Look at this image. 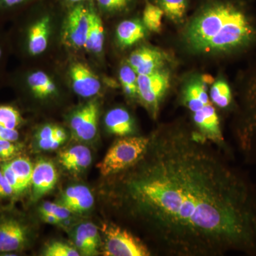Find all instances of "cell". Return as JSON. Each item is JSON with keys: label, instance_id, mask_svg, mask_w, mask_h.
<instances>
[{"label": "cell", "instance_id": "6da1fadb", "mask_svg": "<svg viewBox=\"0 0 256 256\" xmlns=\"http://www.w3.org/2000/svg\"><path fill=\"white\" fill-rule=\"evenodd\" d=\"M150 137L132 172L124 170L122 196L146 226L152 254L256 256V186L229 154L180 126Z\"/></svg>", "mask_w": 256, "mask_h": 256}, {"label": "cell", "instance_id": "7a4b0ae2", "mask_svg": "<svg viewBox=\"0 0 256 256\" xmlns=\"http://www.w3.org/2000/svg\"><path fill=\"white\" fill-rule=\"evenodd\" d=\"M188 50L200 54H242L256 47V16L246 0H210L184 32Z\"/></svg>", "mask_w": 256, "mask_h": 256}, {"label": "cell", "instance_id": "3957f363", "mask_svg": "<svg viewBox=\"0 0 256 256\" xmlns=\"http://www.w3.org/2000/svg\"><path fill=\"white\" fill-rule=\"evenodd\" d=\"M181 100L191 114L197 136L230 154L220 117L208 94L206 78L197 76L188 79L182 90Z\"/></svg>", "mask_w": 256, "mask_h": 256}, {"label": "cell", "instance_id": "277c9868", "mask_svg": "<svg viewBox=\"0 0 256 256\" xmlns=\"http://www.w3.org/2000/svg\"><path fill=\"white\" fill-rule=\"evenodd\" d=\"M235 137L245 160L256 164V70L242 86Z\"/></svg>", "mask_w": 256, "mask_h": 256}, {"label": "cell", "instance_id": "5b68a950", "mask_svg": "<svg viewBox=\"0 0 256 256\" xmlns=\"http://www.w3.org/2000/svg\"><path fill=\"white\" fill-rule=\"evenodd\" d=\"M150 140V136H128L116 141L98 164L100 174L112 176L132 166L146 150Z\"/></svg>", "mask_w": 256, "mask_h": 256}, {"label": "cell", "instance_id": "8992f818", "mask_svg": "<svg viewBox=\"0 0 256 256\" xmlns=\"http://www.w3.org/2000/svg\"><path fill=\"white\" fill-rule=\"evenodd\" d=\"M104 234L102 254L106 256H150L148 245L130 230L114 223H106L101 228Z\"/></svg>", "mask_w": 256, "mask_h": 256}, {"label": "cell", "instance_id": "52a82bcc", "mask_svg": "<svg viewBox=\"0 0 256 256\" xmlns=\"http://www.w3.org/2000/svg\"><path fill=\"white\" fill-rule=\"evenodd\" d=\"M170 87V74L166 69L138 75V97L153 119L158 118Z\"/></svg>", "mask_w": 256, "mask_h": 256}, {"label": "cell", "instance_id": "ba28073f", "mask_svg": "<svg viewBox=\"0 0 256 256\" xmlns=\"http://www.w3.org/2000/svg\"><path fill=\"white\" fill-rule=\"evenodd\" d=\"M28 228L12 212H0V255L22 252L28 242Z\"/></svg>", "mask_w": 256, "mask_h": 256}, {"label": "cell", "instance_id": "9c48e42d", "mask_svg": "<svg viewBox=\"0 0 256 256\" xmlns=\"http://www.w3.org/2000/svg\"><path fill=\"white\" fill-rule=\"evenodd\" d=\"M90 8L79 4L68 13L65 22L63 41L72 48H84L89 28Z\"/></svg>", "mask_w": 256, "mask_h": 256}, {"label": "cell", "instance_id": "30bf717a", "mask_svg": "<svg viewBox=\"0 0 256 256\" xmlns=\"http://www.w3.org/2000/svg\"><path fill=\"white\" fill-rule=\"evenodd\" d=\"M169 60V56L162 50L142 46L132 52L128 62L138 75H146L164 68Z\"/></svg>", "mask_w": 256, "mask_h": 256}, {"label": "cell", "instance_id": "8fae6325", "mask_svg": "<svg viewBox=\"0 0 256 256\" xmlns=\"http://www.w3.org/2000/svg\"><path fill=\"white\" fill-rule=\"evenodd\" d=\"M98 112L97 102L90 101L74 114L70 126L74 137L82 141L92 140L95 138L98 130Z\"/></svg>", "mask_w": 256, "mask_h": 256}, {"label": "cell", "instance_id": "7c38bea8", "mask_svg": "<svg viewBox=\"0 0 256 256\" xmlns=\"http://www.w3.org/2000/svg\"><path fill=\"white\" fill-rule=\"evenodd\" d=\"M69 74L74 90L78 96L90 98L100 92L101 84L98 77L86 64L80 62L73 64Z\"/></svg>", "mask_w": 256, "mask_h": 256}, {"label": "cell", "instance_id": "4fadbf2b", "mask_svg": "<svg viewBox=\"0 0 256 256\" xmlns=\"http://www.w3.org/2000/svg\"><path fill=\"white\" fill-rule=\"evenodd\" d=\"M57 181L58 172L54 164L48 160H38L34 165L32 173V200H38L53 190Z\"/></svg>", "mask_w": 256, "mask_h": 256}, {"label": "cell", "instance_id": "5bb4252c", "mask_svg": "<svg viewBox=\"0 0 256 256\" xmlns=\"http://www.w3.org/2000/svg\"><path fill=\"white\" fill-rule=\"evenodd\" d=\"M50 32V18L44 16L35 22L26 32V50L28 54L36 56L41 54L48 46Z\"/></svg>", "mask_w": 256, "mask_h": 256}, {"label": "cell", "instance_id": "9a60e30c", "mask_svg": "<svg viewBox=\"0 0 256 256\" xmlns=\"http://www.w3.org/2000/svg\"><path fill=\"white\" fill-rule=\"evenodd\" d=\"M60 204L72 213H82L92 208L94 204V197L86 186L76 185L65 190Z\"/></svg>", "mask_w": 256, "mask_h": 256}, {"label": "cell", "instance_id": "2e32d148", "mask_svg": "<svg viewBox=\"0 0 256 256\" xmlns=\"http://www.w3.org/2000/svg\"><path fill=\"white\" fill-rule=\"evenodd\" d=\"M105 124L109 132L120 138L131 136L136 130L134 120L122 108H116L109 111L105 117Z\"/></svg>", "mask_w": 256, "mask_h": 256}, {"label": "cell", "instance_id": "e0dca14e", "mask_svg": "<svg viewBox=\"0 0 256 256\" xmlns=\"http://www.w3.org/2000/svg\"><path fill=\"white\" fill-rule=\"evenodd\" d=\"M92 152L84 146H72L60 154V164L68 171L80 172L90 164Z\"/></svg>", "mask_w": 256, "mask_h": 256}, {"label": "cell", "instance_id": "ac0fdd59", "mask_svg": "<svg viewBox=\"0 0 256 256\" xmlns=\"http://www.w3.org/2000/svg\"><path fill=\"white\" fill-rule=\"evenodd\" d=\"M146 30L142 22L140 20H124L118 26L116 38L120 46L128 48L144 40L146 36Z\"/></svg>", "mask_w": 256, "mask_h": 256}, {"label": "cell", "instance_id": "d6986e66", "mask_svg": "<svg viewBox=\"0 0 256 256\" xmlns=\"http://www.w3.org/2000/svg\"><path fill=\"white\" fill-rule=\"evenodd\" d=\"M105 40V30L100 16L90 8L89 15V28L87 40L84 48L88 52L92 53H100L104 48Z\"/></svg>", "mask_w": 256, "mask_h": 256}, {"label": "cell", "instance_id": "ffe728a7", "mask_svg": "<svg viewBox=\"0 0 256 256\" xmlns=\"http://www.w3.org/2000/svg\"><path fill=\"white\" fill-rule=\"evenodd\" d=\"M24 80L28 90L35 97L45 98L56 92L54 82L44 72H32L26 75Z\"/></svg>", "mask_w": 256, "mask_h": 256}, {"label": "cell", "instance_id": "44dd1931", "mask_svg": "<svg viewBox=\"0 0 256 256\" xmlns=\"http://www.w3.org/2000/svg\"><path fill=\"white\" fill-rule=\"evenodd\" d=\"M16 176L18 185V195H21L31 186L34 165L28 158L21 154L8 162Z\"/></svg>", "mask_w": 256, "mask_h": 256}, {"label": "cell", "instance_id": "7402d4cb", "mask_svg": "<svg viewBox=\"0 0 256 256\" xmlns=\"http://www.w3.org/2000/svg\"><path fill=\"white\" fill-rule=\"evenodd\" d=\"M210 98L214 105L220 109L228 108L233 104L232 89L223 78L218 79L212 84Z\"/></svg>", "mask_w": 256, "mask_h": 256}, {"label": "cell", "instance_id": "603a6c76", "mask_svg": "<svg viewBox=\"0 0 256 256\" xmlns=\"http://www.w3.org/2000/svg\"><path fill=\"white\" fill-rule=\"evenodd\" d=\"M156 3L172 22L180 24L184 21L188 0H156Z\"/></svg>", "mask_w": 256, "mask_h": 256}, {"label": "cell", "instance_id": "cb8c5ba5", "mask_svg": "<svg viewBox=\"0 0 256 256\" xmlns=\"http://www.w3.org/2000/svg\"><path fill=\"white\" fill-rule=\"evenodd\" d=\"M164 12L159 6L152 3H146L142 15V23L146 30L153 32H160L162 25Z\"/></svg>", "mask_w": 256, "mask_h": 256}, {"label": "cell", "instance_id": "d4e9b609", "mask_svg": "<svg viewBox=\"0 0 256 256\" xmlns=\"http://www.w3.org/2000/svg\"><path fill=\"white\" fill-rule=\"evenodd\" d=\"M24 122L22 116L18 108L10 104L0 105V126L18 130Z\"/></svg>", "mask_w": 256, "mask_h": 256}, {"label": "cell", "instance_id": "484cf974", "mask_svg": "<svg viewBox=\"0 0 256 256\" xmlns=\"http://www.w3.org/2000/svg\"><path fill=\"white\" fill-rule=\"evenodd\" d=\"M121 86L126 96L130 98L138 97V74L129 65L121 67L119 73Z\"/></svg>", "mask_w": 256, "mask_h": 256}, {"label": "cell", "instance_id": "4316f807", "mask_svg": "<svg viewBox=\"0 0 256 256\" xmlns=\"http://www.w3.org/2000/svg\"><path fill=\"white\" fill-rule=\"evenodd\" d=\"M74 242H75L76 248L82 255L87 256L96 255L90 245L86 223L80 224L76 228L75 234H74Z\"/></svg>", "mask_w": 256, "mask_h": 256}, {"label": "cell", "instance_id": "83f0119b", "mask_svg": "<svg viewBox=\"0 0 256 256\" xmlns=\"http://www.w3.org/2000/svg\"><path fill=\"white\" fill-rule=\"evenodd\" d=\"M44 255L46 256H78L80 255L76 248L64 244L56 242H52L45 249Z\"/></svg>", "mask_w": 256, "mask_h": 256}, {"label": "cell", "instance_id": "f1b7e54d", "mask_svg": "<svg viewBox=\"0 0 256 256\" xmlns=\"http://www.w3.org/2000/svg\"><path fill=\"white\" fill-rule=\"evenodd\" d=\"M22 146L18 142L0 140V164L20 156Z\"/></svg>", "mask_w": 256, "mask_h": 256}, {"label": "cell", "instance_id": "f546056e", "mask_svg": "<svg viewBox=\"0 0 256 256\" xmlns=\"http://www.w3.org/2000/svg\"><path fill=\"white\" fill-rule=\"evenodd\" d=\"M40 213L46 214L50 213L58 217L60 220H67L72 215V212L60 204L52 203V202H46L44 203L40 207Z\"/></svg>", "mask_w": 256, "mask_h": 256}, {"label": "cell", "instance_id": "4dcf8cb0", "mask_svg": "<svg viewBox=\"0 0 256 256\" xmlns=\"http://www.w3.org/2000/svg\"><path fill=\"white\" fill-rule=\"evenodd\" d=\"M99 6L108 12H119L130 6L132 0H97Z\"/></svg>", "mask_w": 256, "mask_h": 256}, {"label": "cell", "instance_id": "1f68e13d", "mask_svg": "<svg viewBox=\"0 0 256 256\" xmlns=\"http://www.w3.org/2000/svg\"><path fill=\"white\" fill-rule=\"evenodd\" d=\"M86 226L87 233L92 250L96 254H97L100 244L98 229L96 226L95 224L90 223V222L86 223Z\"/></svg>", "mask_w": 256, "mask_h": 256}, {"label": "cell", "instance_id": "d6a6232c", "mask_svg": "<svg viewBox=\"0 0 256 256\" xmlns=\"http://www.w3.org/2000/svg\"><path fill=\"white\" fill-rule=\"evenodd\" d=\"M28 0H0V15L8 14L22 6Z\"/></svg>", "mask_w": 256, "mask_h": 256}, {"label": "cell", "instance_id": "836d02e7", "mask_svg": "<svg viewBox=\"0 0 256 256\" xmlns=\"http://www.w3.org/2000/svg\"><path fill=\"white\" fill-rule=\"evenodd\" d=\"M14 196V190L0 169V200H6Z\"/></svg>", "mask_w": 256, "mask_h": 256}, {"label": "cell", "instance_id": "e575fe53", "mask_svg": "<svg viewBox=\"0 0 256 256\" xmlns=\"http://www.w3.org/2000/svg\"><path fill=\"white\" fill-rule=\"evenodd\" d=\"M20 134L18 130L9 129L0 126V140L18 142Z\"/></svg>", "mask_w": 256, "mask_h": 256}, {"label": "cell", "instance_id": "d590c367", "mask_svg": "<svg viewBox=\"0 0 256 256\" xmlns=\"http://www.w3.org/2000/svg\"><path fill=\"white\" fill-rule=\"evenodd\" d=\"M37 141H38V146L44 150H54L60 148V144L64 142L54 138L46 140H38Z\"/></svg>", "mask_w": 256, "mask_h": 256}, {"label": "cell", "instance_id": "8d00e7d4", "mask_svg": "<svg viewBox=\"0 0 256 256\" xmlns=\"http://www.w3.org/2000/svg\"><path fill=\"white\" fill-rule=\"evenodd\" d=\"M55 128V126H50V124L45 126L44 127L42 128V129L40 130V132L37 133V140H46L54 138V136Z\"/></svg>", "mask_w": 256, "mask_h": 256}, {"label": "cell", "instance_id": "74e56055", "mask_svg": "<svg viewBox=\"0 0 256 256\" xmlns=\"http://www.w3.org/2000/svg\"><path fill=\"white\" fill-rule=\"evenodd\" d=\"M42 220H44L45 222L50 224H54V225H56V224H60L62 222L60 218L56 216L55 215L52 214L50 213L41 214Z\"/></svg>", "mask_w": 256, "mask_h": 256}, {"label": "cell", "instance_id": "f35d334b", "mask_svg": "<svg viewBox=\"0 0 256 256\" xmlns=\"http://www.w3.org/2000/svg\"><path fill=\"white\" fill-rule=\"evenodd\" d=\"M5 55V46L2 42L0 40V67L4 60Z\"/></svg>", "mask_w": 256, "mask_h": 256}, {"label": "cell", "instance_id": "ab89813d", "mask_svg": "<svg viewBox=\"0 0 256 256\" xmlns=\"http://www.w3.org/2000/svg\"><path fill=\"white\" fill-rule=\"evenodd\" d=\"M68 2L72 3L80 2L84 1V0H68Z\"/></svg>", "mask_w": 256, "mask_h": 256}]
</instances>
